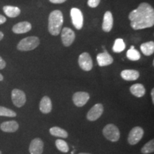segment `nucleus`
<instances>
[{
	"label": "nucleus",
	"mask_w": 154,
	"mask_h": 154,
	"mask_svg": "<svg viewBox=\"0 0 154 154\" xmlns=\"http://www.w3.org/2000/svg\"><path fill=\"white\" fill-rule=\"evenodd\" d=\"M133 29L139 30L150 28L154 25V10L149 3L140 4L138 8L128 15Z\"/></svg>",
	"instance_id": "nucleus-1"
},
{
	"label": "nucleus",
	"mask_w": 154,
	"mask_h": 154,
	"mask_svg": "<svg viewBox=\"0 0 154 154\" xmlns=\"http://www.w3.org/2000/svg\"><path fill=\"white\" fill-rule=\"evenodd\" d=\"M63 22V14L61 11L54 10L50 13L49 17V33L53 36H58L60 34Z\"/></svg>",
	"instance_id": "nucleus-2"
},
{
	"label": "nucleus",
	"mask_w": 154,
	"mask_h": 154,
	"mask_svg": "<svg viewBox=\"0 0 154 154\" xmlns=\"http://www.w3.org/2000/svg\"><path fill=\"white\" fill-rule=\"evenodd\" d=\"M39 38L36 36H28L21 40L17 44V49L22 51H32L39 45Z\"/></svg>",
	"instance_id": "nucleus-3"
},
{
	"label": "nucleus",
	"mask_w": 154,
	"mask_h": 154,
	"mask_svg": "<svg viewBox=\"0 0 154 154\" xmlns=\"http://www.w3.org/2000/svg\"><path fill=\"white\" fill-rule=\"evenodd\" d=\"M103 135L107 140L111 142H117L121 136L118 127L113 124H109L103 128Z\"/></svg>",
	"instance_id": "nucleus-4"
},
{
	"label": "nucleus",
	"mask_w": 154,
	"mask_h": 154,
	"mask_svg": "<svg viewBox=\"0 0 154 154\" xmlns=\"http://www.w3.org/2000/svg\"><path fill=\"white\" fill-rule=\"evenodd\" d=\"M144 134V131L141 127L135 126L131 130L128 134V142L130 145H136L141 140Z\"/></svg>",
	"instance_id": "nucleus-5"
},
{
	"label": "nucleus",
	"mask_w": 154,
	"mask_h": 154,
	"mask_svg": "<svg viewBox=\"0 0 154 154\" xmlns=\"http://www.w3.org/2000/svg\"><path fill=\"white\" fill-rule=\"evenodd\" d=\"M11 100L15 106L22 107L26 101V94L22 90L14 88L11 91Z\"/></svg>",
	"instance_id": "nucleus-6"
},
{
	"label": "nucleus",
	"mask_w": 154,
	"mask_h": 154,
	"mask_svg": "<svg viewBox=\"0 0 154 154\" xmlns=\"http://www.w3.org/2000/svg\"><path fill=\"white\" fill-rule=\"evenodd\" d=\"M72 24L76 29L80 30L84 24V17L82 11L79 9L72 8L70 11Z\"/></svg>",
	"instance_id": "nucleus-7"
},
{
	"label": "nucleus",
	"mask_w": 154,
	"mask_h": 154,
	"mask_svg": "<svg viewBox=\"0 0 154 154\" xmlns=\"http://www.w3.org/2000/svg\"><path fill=\"white\" fill-rule=\"evenodd\" d=\"M79 65L82 70L89 72L93 68V61L90 54L87 52H84L79 57Z\"/></svg>",
	"instance_id": "nucleus-8"
},
{
	"label": "nucleus",
	"mask_w": 154,
	"mask_h": 154,
	"mask_svg": "<svg viewBox=\"0 0 154 154\" xmlns=\"http://www.w3.org/2000/svg\"><path fill=\"white\" fill-rule=\"evenodd\" d=\"M104 110L103 106L101 103H96L88 111L86 118L90 121H95L101 116Z\"/></svg>",
	"instance_id": "nucleus-9"
},
{
	"label": "nucleus",
	"mask_w": 154,
	"mask_h": 154,
	"mask_svg": "<svg viewBox=\"0 0 154 154\" xmlns=\"http://www.w3.org/2000/svg\"><path fill=\"white\" fill-rule=\"evenodd\" d=\"M75 33L72 29L69 27L63 28L61 31V41L63 46L69 47L72 45L75 39Z\"/></svg>",
	"instance_id": "nucleus-10"
},
{
	"label": "nucleus",
	"mask_w": 154,
	"mask_h": 154,
	"mask_svg": "<svg viewBox=\"0 0 154 154\" xmlns=\"http://www.w3.org/2000/svg\"><path fill=\"white\" fill-rule=\"evenodd\" d=\"M89 94L85 91L76 92L72 96L73 102L77 107H82L86 104L89 100Z\"/></svg>",
	"instance_id": "nucleus-11"
},
{
	"label": "nucleus",
	"mask_w": 154,
	"mask_h": 154,
	"mask_svg": "<svg viewBox=\"0 0 154 154\" xmlns=\"http://www.w3.org/2000/svg\"><path fill=\"white\" fill-rule=\"evenodd\" d=\"M30 154H42L44 151V142L40 138H35L31 141L29 148Z\"/></svg>",
	"instance_id": "nucleus-12"
},
{
	"label": "nucleus",
	"mask_w": 154,
	"mask_h": 154,
	"mask_svg": "<svg viewBox=\"0 0 154 154\" xmlns=\"http://www.w3.org/2000/svg\"><path fill=\"white\" fill-rule=\"evenodd\" d=\"M98 64L99 66H109L113 63V59L111 56L107 52L106 50H104L103 53H100L96 57Z\"/></svg>",
	"instance_id": "nucleus-13"
},
{
	"label": "nucleus",
	"mask_w": 154,
	"mask_h": 154,
	"mask_svg": "<svg viewBox=\"0 0 154 154\" xmlns=\"http://www.w3.org/2000/svg\"><path fill=\"white\" fill-rule=\"evenodd\" d=\"M32 29V24L28 22H21L17 23L12 27V32L14 34H24Z\"/></svg>",
	"instance_id": "nucleus-14"
},
{
	"label": "nucleus",
	"mask_w": 154,
	"mask_h": 154,
	"mask_svg": "<svg viewBox=\"0 0 154 154\" xmlns=\"http://www.w3.org/2000/svg\"><path fill=\"white\" fill-rule=\"evenodd\" d=\"M39 110L44 114H47L52 110V103L49 96H44L39 103Z\"/></svg>",
	"instance_id": "nucleus-15"
},
{
	"label": "nucleus",
	"mask_w": 154,
	"mask_h": 154,
	"mask_svg": "<svg viewBox=\"0 0 154 154\" xmlns=\"http://www.w3.org/2000/svg\"><path fill=\"white\" fill-rule=\"evenodd\" d=\"M19 124L15 121H5L0 125V128L4 132L14 133L19 129Z\"/></svg>",
	"instance_id": "nucleus-16"
},
{
	"label": "nucleus",
	"mask_w": 154,
	"mask_h": 154,
	"mask_svg": "<svg viewBox=\"0 0 154 154\" xmlns=\"http://www.w3.org/2000/svg\"><path fill=\"white\" fill-rule=\"evenodd\" d=\"M113 15L111 11H108L104 14L103 16V24H102V29L106 32H109L113 27Z\"/></svg>",
	"instance_id": "nucleus-17"
},
{
	"label": "nucleus",
	"mask_w": 154,
	"mask_h": 154,
	"mask_svg": "<svg viewBox=\"0 0 154 154\" xmlns=\"http://www.w3.org/2000/svg\"><path fill=\"white\" fill-rule=\"evenodd\" d=\"M139 72L134 69H125L121 73V76L126 81L137 80L139 77Z\"/></svg>",
	"instance_id": "nucleus-18"
},
{
	"label": "nucleus",
	"mask_w": 154,
	"mask_h": 154,
	"mask_svg": "<svg viewBox=\"0 0 154 154\" xmlns=\"http://www.w3.org/2000/svg\"><path fill=\"white\" fill-rule=\"evenodd\" d=\"M130 91L136 97H143L146 94V88L141 84H135L130 87Z\"/></svg>",
	"instance_id": "nucleus-19"
},
{
	"label": "nucleus",
	"mask_w": 154,
	"mask_h": 154,
	"mask_svg": "<svg viewBox=\"0 0 154 154\" xmlns=\"http://www.w3.org/2000/svg\"><path fill=\"white\" fill-rule=\"evenodd\" d=\"M3 11L5 14L10 18H14V17H18L21 13V10L19 7L9 5L5 6L3 7Z\"/></svg>",
	"instance_id": "nucleus-20"
},
{
	"label": "nucleus",
	"mask_w": 154,
	"mask_h": 154,
	"mask_svg": "<svg viewBox=\"0 0 154 154\" xmlns=\"http://www.w3.org/2000/svg\"><path fill=\"white\" fill-rule=\"evenodd\" d=\"M49 133L51 136H55V137H60L63 138L68 137V133L66 131L58 126L51 127L49 129Z\"/></svg>",
	"instance_id": "nucleus-21"
},
{
	"label": "nucleus",
	"mask_w": 154,
	"mask_h": 154,
	"mask_svg": "<svg viewBox=\"0 0 154 154\" xmlns=\"http://www.w3.org/2000/svg\"><path fill=\"white\" fill-rule=\"evenodd\" d=\"M140 50L144 55H152L154 52V42L151 41L142 44L140 45Z\"/></svg>",
	"instance_id": "nucleus-22"
},
{
	"label": "nucleus",
	"mask_w": 154,
	"mask_h": 154,
	"mask_svg": "<svg viewBox=\"0 0 154 154\" xmlns=\"http://www.w3.org/2000/svg\"><path fill=\"white\" fill-rule=\"evenodd\" d=\"M126 57L131 61H138L140 58V54L138 50L135 49L134 46H131L130 49L127 51Z\"/></svg>",
	"instance_id": "nucleus-23"
},
{
	"label": "nucleus",
	"mask_w": 154,
	"mask_h": 154,
	"mask_svg": "<svg viewBox=\"0 0 154 154\" xmlns=\"http://www.w3.org/2000/svg\"><path fill=\"white\" fill-rule=\"evenodd\" d=\"M126 48V44H125L124 40L122 38H119L115 40L114 44L113 46V51L115 53H121Z\"/></svg>",
	"instance_id": "nucleus-24"
},
{
	"label": "nucleus",
	"mask_w": 154,
	"mask_h": 154,
	"mask_svg": "<svg viewBox=\"0 0 154 154\" xmlns=\"http://www.w3.org/2000/svg\"><path fill=\"white\" fill-rule=\"evenodd\" d=\"M55 145L57 149L62 153H68L69 151V145L65 140L62 139H57L55 141Z\"/></svg>",
	"instance_id": "nucleus-25"
},
{
	"label": "nucleus",
	"mask_w": 154,
	"mask_h": 154,
	"mask_svg": "<svg viewBox=\"0 0 154 154\" xmlns=\"http://www.w3.org/2000/svg\"><path fill=\"white\" fill-rule=\"evenodd\" d=\"M154 151V140L151 139L147 142L143 147L141 148L140 152L143 154H150Z\"/></svg>",
	"instance_id": "nucleus-26"
},
{
	"label": "nucleus",
	"mask_w": 154,
	"mask_h": 154,
	"mask_svg": "<svg viewBox=\"0 0 154 154\" xmlns=\"http://www.w3.org/2000/svg\"><path fill=\"white\" fill-rule=\"evenodd\" d=\"M0 116L16 117L17 113L11 109L4 106H0Z\"/></svg>",
	"instance_id": "nucleus-27"
},
{
	"label": "nucleus",
	"mask_w": 154,
	"mask_h": 154,
	"mask_svg": "<svg viewBox=\"0 0 154 154\" xmlns=\"http://www.w3.org/2000/svg\"><path fill=\"white\" fill-rule=\"evenodd\" d=\"M101 0H88V5L91 8H95L99 5Z\"/></svg>",
	"instance_id": "nucleus-28"
},
{
	"label": "nucleus",
	"mask_w": 154,
	"mask_h": 154,
	"mask_svg": "<svg viewBox=\"0 0 154 154\" xmlns=\"http://www.w3.org/2000/svg\"><path fill=\"white\" fill-rule=\"evenodd\" d=\"M6 67V62L4 59L0 57V69H3Z\"/></svg>",
	"instance_id": "nucleus-29"
},
{
	"label": "nucleus",
	"mask_w": 154,
	"mask_h": 154,
	"mask_svg": "<svg viewBox=\"0 0 154 154\" xmlns=\"http://www.w3.org/2000/svg\"><path fill=\"white\" fill-rule=\"evenodd\" d=\"M50 2L54 3V4H61L65 2L66 0H49Z\"/></svg>",
	"instance_id": "nucleus-30"
},
{
	"label": "nucleus",
	"mask_w": 154,
	"mask_h": 154,
	"mask_svg": "<svg viewBox=\"0 0 154 154\" xmlns=\"http://www.w3.org/2000/svg\"><path fill=\"white\" fill-rule=\"evenodd\" d=\"M6 21H7L6 17H4L3 15L0 14V24H4V23H5Z\"/></svg>",
	"instance_id": "nucleus-31"
},
{
	"label": "nucleus",
	"mask_w": 154,
	"mask_h": 154,
	"mask_svg": "<svg viewBox=\"0 0 154 154\" xmlns=\"http://www.w3.org/2000/svg\"><path fill=\"white\" fill-rule=\"evenodd\" d=\"M151 95L152 102H153V103H154V88H152L151 92Z\"/></svg>",
	"instance_id": "nucleus-32"
},
{
	"label": "nucleus",
	"mask_w": 154,
	"mask_h": 154,
	"mask_svg": "<svg viewBox=\"0 0 154 154\" xmlns=\"http://www.w3.org/2000/svg\"><path fill=\"white\" fill-rule=\"evenodd\" d=\"M4 38V34L2 32H0V41Z\"/></svg>",
	"instance_id": "nucleus-33"
},
{
	"label": "nucleus",
	"mask_w": 154,
	"mask_h": 154,
	"mask_svg": "<svg viewBox=\"0 0 154 154\" xmlns=\"http://www.w3.org/2000/svg\"><path fill=\"white\" fill-rule=\"evenodd\" d=\"M3 79H4L3 76H2V75L1 74H0V82H2V81Z\"/></svg>",
	"instance_id": "nucleus-34"
},
{
	"label": "nucleus",
	"mask_w": 154,
	"mask_h": 154,
	"mask_svg": "<svg viewBox=\"0 0 154 154\" xmlns=\"http://www.w3.org/2000/svg\"><path fill=\"white\" fill-rule=\"evenodd\" d=\"M79 154H91V153H80Z\"/></svg>",
	"instance_id": "nucleus-35"
},
{
	"label": "nucleus",
	"mask_w": 154,
	"mask_h": 154,
	"mask_svg": "<svg viewBox=\"0 0 154 154\" xmlns=\"http://www.w3.org/2000/svg\"><path fill=\"white\" fill-rule=\"evenodd\" d=\"M0 154H2V153L1 151H0Z\"/></svg>",
	"instance_id": "nucleus-36"
}]
</instances>
